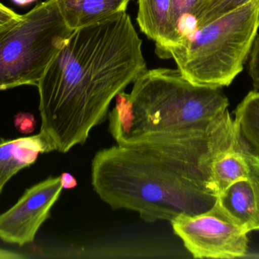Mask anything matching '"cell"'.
Segmentation results:
<instances>
[{
  "mask_svg": "<svg viewBox=\"0 0 259 259\" xmlns=\"http://www.w3.org/2000/svg\"><path fill=\"white\" fill-rule=\"evenodd\" d=\"M142 40L125 12L74 30L38 84L40 132L53 150L83 144L112 100L146 70Z\"/></svg>",
  "mask_w": 259,
  "mask_h": 259,
  "instance_id": "obj_1",
  "label": "cell"
},
{
  "mask_svg": "<svg viewBox=\"0 0 259 259\" xmlns=\"http://www.w3.org/2000/svg\"><path fill=\"white\" fill-rule=\"evenodd\" d=\"M211 128L99 151L91 166L94 191L114 210L135 211L148 223L208 211L217 200L209 189Z\"/></svg>",
  "mask_w": 259,
  "mask_h": 259,
  "instance_id": "obj_2",
  "label": "cell"
},
{
  "mask_svg": "<svg viewBox=\"0 0 259 259\" xmlns=\"http://www.w3.org/2000/svg\"><path fill=\"white\" fill-rule=\"evenodd\" d=\"M130 94L115 97L109 129L117 144L186 132H208L229 106L222 88L196 85L178 68L146 69Z\"/></svg>",
  "mask_w": 259,
  "mask_h": 259,
  "instance_id": "obj_3",
  "label": "cell"
},
{
  "mask_svg": "<svg viewBox=\"0 0 259 259\" xmlns=\"http://www.w3.org/2000/svg\"><path fill=\"white\" fill-rule=\"evenodd\" d=\"M259 27V0L200 27L170 48L183 76L196 85L228 86L243 71Z\"/></svg>",
  "mask_w": 259,
  "mask_h": 259,
  "instance_id": "obj_4",
  "label": "cell"
},
{
  "mask_svg": "<svg viewBox=\"0 0 259 259\" xmlns=\"http://www.w3.org/2000/svg\"><path fill=\"white\" fill-rule=\"evenodd\" d=\"M56 0H46L0 27V91L37 86L72 33Z\"/></svg>",
  "mask_w": 259,
  "mask_h": 259,
  "instance_id": "obj_5",
  "label": "cell"
},
{
  "mask_svg": "<svg viewBox=\"0 0 259 259\" xmlns=\"http://www.w3.org/2000/svg\"><path fill=\"white\" fill-rule=\"evenodd\" d=\"M174 233L195 258H236L246 256L249 233L216 200L208 211L181 216L170 222Z\"/></svg>",
  "mask_w": 259,
  "mask_h": 259,
  "instance_id": "obj_6",
  "label": "cell"
},
{
  "mask_svg": "<svg viewBox=\"0 0 259 259\" xmlns=\"http://www.w3.org/2000/svg\"><path fill=\"white\" fill-rule=\"evenodd\" d=\"M208 167L209 189L217 198L234 182L259 174V154L228 110L210 131Z\"/></svg>",
  "mask_w": 259,
  "mask_h": 259,
  "instance_id": "obj_7",
  "label": "cell"
},
{
  "mask_svg": "<svg viewBox=\"0 0 259 259\" xmlns=\"http://www.w3.org/2000/svg\"><path fill=\"white\" fill-rule=\"evenodd\" d=\"M60 176L26 190L13 207L0 214V239L21 246L32 243L62 193Z\"/></svg>",
  "mask_w": 259,
  "mask_h": 259,
  "instance_id": "obj_8",
  "label": "cell"
},
{
  "mask_svg": "<svg viewBox=\"0 0 259 259\" xmlns=\"http://www.w3.org/2000/svg\"><path fill=\"white\" fill-rule=\"evenodd\" d=\"M137 23L140 30L155 43V53L166 59L178 42L172 24L171 0H138Z\"/></svg>",
  "mask_w": 259,
  "mask_h": 259,
  "instance_id": "obj_9",
  "label": "cell"
},
{
  "mask_svg": "<svg viewBox=\"0 0 259 259\" xmlns=\"http://www.w3.org/2000/svg\"><path fill=\"white\" fill-rule=\"evenodd\" d=\"M53 151L50 143L40 133L0 142V193L12 176L34 164L39 154Z\"/></svg>",
  "mask_w": 259,
  "mask_h": 259,
  "instance_id": "obj_10",
  "label": "cell"
},
{
  "mask_svg": "<svg viewBox=\"0 0 259 259\" xmlns=\"http://www.w3.org/2000/svg\"><path fill=\"white\" fill-rule=\"evenodd\" d=\"M131 0H56L71 30L97 24L126 12Z\"/></svg>",
  "mask_w": 259,
  "mask_h": 259,
  "instance_id": "obj_11",
  "label": "cell"
},
{
  "mask_svg": "<svg viewBox=\"0 0 259 259\" xmlns=\"http://www.w3.org/2000/svg\"><path fill=\"white\" fill-rule=\"evenodd\" d=\"M217 199L224 209L248 233L253 231L257 203L252 179H240L234 182Z\"/></svg>",
  "mask_w": 259,
  "mask_h": 259,
  "instance_id": "obj_12",
  "label": "cell"
},
{
  "mask_svg": "<svg viewBox=\"0 0 259 259\" xmlns=\"http://www.w3.org/2000/svg\"><path fill=\"white\" fill-rule=\"evenodd\" d=\"M245 138L259 154V91H252L234 111Z\"/></svg>",
  "mask_w": 259,
  "mask_h": 259,
  "instance_id": "obj_13",
  "label": "cell"
},
{
  "mask_svg": "<svg viewBox=\"0 0 259 259\" xmlns=\"http://www.w3.org/2000/svg\"><path fill=\"white\" fill-rule=\"evenodd\" d=\"M250 1L252 0H199L190 16L193 23V30L221 18Z\"/></svg>",
  "mask_w": 259,
  "mask_h": 259,
  "instance_id": "obj_14",
  "label": "cell"
},
{
  "mask_svg": "<svg viewBox=\"0 0 259 259\" xmlns=\"http://www.w3.org/2000/svg\"><path fill=\"white\" fill-rule=\"evenodd\" d=\"M198 1L199 0H171L172 24L178 36V28L187 18L191 16Z\"/></svg>",
  "mask_w": 259,
  "mask_h": 259,
  "instance_id": "obj_15",
  "label": "cell"
},
{
  "mask_svg": "<svg viewBox=\"0 0 259 259\" xmlns=\"http://www.w3.org/2000/svg\"><path fill=\"white\" fill-rule=\"evenodd\" d=\"M248 70L254 88L259 91V35L255 38L249 53Z\"/></svg>",
  "mask_w": 259,
  "mask_h": 259,
  "instance_id": "obj_16",
  "label": "cell"
},
{
  "mask_svg": "<svg viewBox=\"0 0 259 259\" xmlns=\"http://www.w3.org/2000/svg\"><path fill=\"white\" fill-rule=\"evenodd\" d=\"M15 127L21 133L29 134L34 131L36 122L33 115L25 113H20L15 117Z\"/></svg>",
  "mask_w": 259,
  "mask_h": 259,
  "instance_id": "obj_17",
  "label": "cell"
},
{
  "mask_svg": "<svg viewBox=\"0 0 259 259\" xmlns=\"http://www.w3.org/2000/svg\"><path fill=\"white\" fill-rule=\"evenodd\" d=\"M19 15H18L16 12L0 3V27L6 23L15 19Z\"/></svg>",
  "mask_w": 259,
  "mask_h": 259,
  "instance_id": "obj_18",
  "label": "cell"
},
{
  "mask_svg": "<svg viewBox=\"0 0 259 259\" xmlns=\"http://www.w3.org/2000/svg\"><path fill=\"white\" fill-rule=\"evenodd\" d=\"M60 178L63 189L69 190V189L75 188L77 186V182L75 178L70 173H63L61 175Z\"/></svg>",
  "mask_w": 259,
  "mask_h": 259,
  "instance_id": "obj_19",
  "label": "cell"
},
{
  "mask_svg": "<svg viewBox=\"0 0 259 259\" xmlns=\"http://www.w3.org/2000/svg\"><path fill=\"white\" fill-rule=\"evenodd\" d=\"M255 188V196H256L257 217L254 225L253 231H259V174L252 179Z\"/></svg>",
  "mask_w": 259,
  "mask_h": 259,
  "instance_id": "obj_20",
  "label": "cell"
},
{
  "mask_svg": "<svg viewBox=\"0 0 259 259\" xmlns=\"http://www.w3.org/2000/svg\"><path fill=\"white\" fill-rule=\"evenodd\" d=\"M22 255L0 249V258H22Z\"/></svg>",
  "mask_w": 259,
  "mask_h": 259,
  "instance_id": "obj_21",
  "label": "cell"
},
{
  "mask_svg": "<svg viewBox=\"0 0 259 259\" xmlns=\"http://www.w3.org/2000/svg\"><path fill=\"white\" fill-rule=\"evenodd\" d=\"M15 4L19 5V6H25V5L29 4V3H33L36 0H12Z\"/></svg>",
  "mask_w": 259,
  "mask_h": 259,
  "instance_id": "obj_22",
  "label": "cell"
}]
</instances>
